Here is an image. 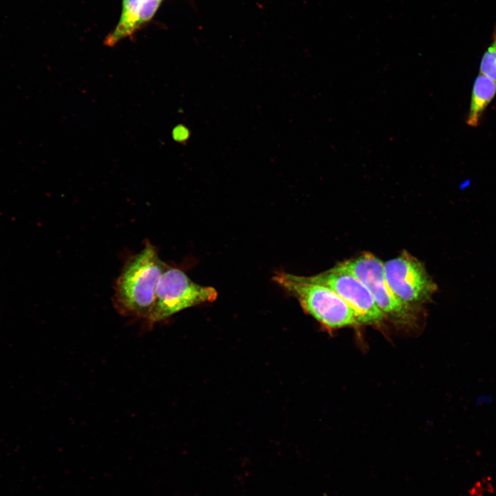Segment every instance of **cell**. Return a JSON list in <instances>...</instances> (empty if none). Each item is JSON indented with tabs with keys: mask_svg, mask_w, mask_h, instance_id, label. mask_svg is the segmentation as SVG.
<instances>
[{
	"mask_svg": "<svg viewBox=\"0 0 496 496\" xmlns=\"http://www.w3.org/2000/svg\"><path fill=\"white\" fill-rule=\"evenodd\" d=\"M183 130V127H176L173 131L174 138L176 141L183 140L184 138L183 134H186Z\"/></svg>",
	"mask_w": 496,
	"mask_h": 496,
	"instance_id": "7c38bea8",
	"label": "cell"
},
{
	"mask_svg": "<svg viewBox=\"0 0 496 496\" xmlns=\"http://www.w3.org/2000/svg\"><path fill=\"white\" fill-rule=\"evenodd\" d=\"M217 296L214 288L200 285L180 269L168 265L159 280L155 304L147 320L154 323L165 320L185 309L213 302Z\"/></svg>",
	"mask_w": 496,
	"mask_h": 496,
	"instance_id": "277c9868",
	"label": "cell"
},
{
	"mask_svg": "<svg viewBox=\"0 0 496 496\" xmlns=\"http://www.w3.org/2000/svg\"><path fill=\"white\" fill-rule=\"evenodd\" d=\"M479 72L496 82V28L491 43L482 57Z\"/></svg>",
	"mask_w": 496,
	"mask_h": 496,
	"instance_id": "9c48e42d",
	"label": "cell"
},
{
	"mask_svg": "<svg viewBox=\"0 0 496 496\" xmlns=\"http://www.w3.org/2000/svg\"><path fill=\"white\" fill-rule=\"evenodd\" d=\"M161 0H141L138 12V27L149 21L161 3Z\"/></svg>",
	"mask_w": 496,
	"mask_h": 496,
	"instance_id": "30bf717a",
	"label": "cell"
},
{
	"mask_svg": "<svg viewBox=\"0 0 496 496\" xmlns=\"http://www.w3.org/2000/svg\"><path fill=\"white\" fill-rule=\"evenodd\" d=\"M340 269L355 276L369 289L384 318L400 324H409L415 319V307L402 302L389 287L384 272V263L371 253L345 260Z\"/></svg>",
	"mask_w": 496,
	"mask_h": 496,
	"instance_id": "3957f363",
	"label": "cell"
},
{
	"mask_svg": "<svg viewBox=\"0 0 496 496\" xmlns=\"http://www.w3.org/2000/svg\"><path fill=\"white\" fill-rule=\"evenodd\" d=\"M495 94L496 82L479 74L473 84L469 112L466 120L469 126L477 127L479 125L486 107Z\"/></svg>",
	"mask_w": 496,
	"mask_h": 496,
	"instance_id": "52a82bcc",
	"label": "cell"
},
{
	"mask_svg": "<svg viewBox=\"0 0 496 496\" xmlns=\"http://www.w3.org/2000/svg\"><path fill=\"white\" fill-rule=\"evenodd\" d=\"M273 280L294 296L302 307L331 329L360 324L353 309L335 291L308 277L277 272Z\"/></svg>",
	"mask_w": 496,
	"mask_h": 496,
	"instance_id": "7a4b0ae2",
	"label": "cell"
},
{
	"mask_svg": "<svg viewBox=\"0 0 496 496\" xmlns=\"http://www.w3.org/2000/svg\"><path fill=\"white\" fill-rule=\"evenodd\" d=\"M308 278L335 291L355 312L360 324H379L385 318L366 286L337 266Z\"/></svg>",
	"mask_w": 496,
	"mask_h": 496,
	"instance_id": "8992f818",
	"label": "cell"
},
{
	"mask_svg": "<svg viewBox=\"0 0 496 496\" xmlns=\"http://www.w3.org/2000/svg\"><path fill=\"white\" fill-rule=\"evenodd\" d=\"M140 3L141 0H123L120 21L114 30L106 37V45L112 47L138 30Z\"/></svg>",
	"mask_w": 496,
	"mask_h": 496,
	"instance_id": "ba28073f",
	"label": "cell"
},
{
	"mask_svg": "<svg viewBox=\"0 0 496 496\" xmlns=\"http://www.w3.org/2000/svg\"><path fill=\"white\" fill-rule=\"evenodd\" d=\"M168 265L149 242L124 265L116 279L113 304L122 316L148 320L161 277Z\"/></svg>",
	"mask_w": 496,
	"mask_h": 496,
	"instance_id": "6da1fadb",
	"label": "cell"
},
{
	"mask_svg": "<svg viewBox=\"0 0 496 496\" xmlns=\"http://www.w3.org/2000/svg\"><path fill=\"white\" fill-rule=\"evenodd\" d=\"M493 492H494V486L489 477H484L477 481L469 490V493L472 496H483L484 493H492Z\"/></svg>",
	"mask_w": 496,
	"mask_h": 496,
	"instance_id": "8fae6325",
	"label": "cell"
},
{
	"mask_svg": "<svg viewBox=\"0 0 496 496\" xmlns=\"http://www.w3.org/2000/svg\"><path fill=\"white\" fill-rule=\"evenodd\" d=\"M384 272L394 294L409 306L416 307L430 301L437 290L424 265L406 251L384 263Z\"/></svg>",
	"mask_w": 496,
	"mask_h": 496,
	"instance_id": "5b68a950",
	"label": "cell"
}]
</instances>
